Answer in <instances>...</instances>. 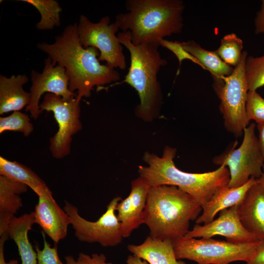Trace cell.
Segmentation results:
<instances>
[{
	"mask_svg": "<svg viewBox=\"0 0 264 264\" xmlns=\"http://www.w3.org/2000/svg\"><path fill=\"white\" fill-rule=\"evenodd\" d=\"M38 48L46 53L55 65L63 66L69 79L70 91L76 90V99L88 97L94 87L116 82L120 74L114 68L102 65L99 50L94 47H84L80 44L77 23L66 26L53 44L43 42Z\"/></svg>",
	"mask_w": 264,
	"mask_h": 264,
	"instance_id": "6da1fadb",
	"label": "cell"
},
{
	"mask_svg": "<svg viewBox=\"0 0 264 264\" xmlns=\"http://www.w3.org/2000/svg\"><path fill=\"white\" fill-rule=\"evenodd\" d=\"M176 150L166 146L161 156L146 152L143 157L147 166H138L139 177L149 187L172 185L178 187L193 198L201 206L208 202L219 188L228 185V169L223 165L202 173L182 171L176 166L174 158Z\"/></svg>",
	"mask_w": 264,
	"mask_h": 264,
	"instance_id": "7a4b0ae2",
	"label": "cell"
},
{
	"mask_svg": "<svg viewBox=\"0 0 264 264\" xmlns=\"http://www.w3.org/2000/svg\"><path fill=\"white\" fill-rule=\"evenodd\" d=\"M127 12L116 16L122 32L129 31L134 45L158 43L180 33L183 27V2L180 0H127Z\"/></svg>",
	"mask_w": 264,
	"mask_h": 264,
	"instance_id": "3957f363",
	"label": "cell"
},
{
	"mask_svg": "<svg viewBox=\"0 0 264 264\" xmlns=\"http://www.w3.org/2000/svg\"><path fill=\"white\" fill-rule=\"evenodd\" d=\"M201 211L193 198L176 186L150 187L144 224L150 230V236L173 241L187 234L190 221L196 220Z\"/></svg>",
	"mask_w": 264,
	"mask_h": 264,
	"instance_id": "277c9868",
	"label": "cell"
},
{
	"mask_svg": "<svg viewBox=\"0 0 264 264\" xmlns=\"http://www.w3.org/2000/svg\"><path fill=\"white\" fill-rule=\"evenodd\" d=\"M117 37L129 50L131 59L128 72L120 83L128 84L138 93L140 102L135 109L136 116L152 122L159 115L163 97L157 74L167 61L160 55L158 43L134 45L129 31L119 33Z\"/></svg>",
	"mask_w": 264,
	"mask_h": 264,
	"instance_id": "5b68a950",
	"label": "cell"
},
{
	"mask_svg": "<svg viewBox=\"0 0 264 264\" xmlns=\"http://www.w3.org/2000/svg\"><path fill=\"white\" fill-rule=\"evenodd\" d=\"M259 241L235 243L211 238L185 236L173 241L177 260L187 259L198 264H229L247 262L254 255Z\"/></svg>",
	"mask_w": 264,
	"mask_h": 264,
	"instance_id": "8992f818",
	"label": "cell"
},
{
	"mask_svg": "<svg viewBox=\"0 0 264 264\" xmlns=\"http://www.w3.org/2000/svg\"><path fill=\"white\" fill-rule=\"evenodd\" d=\"M247 53H242L241 60L229 76L214 79V88L220 100V110L228 132L236 137L243 135L249 125L246 111L248 88L245 66Z\"/></svg>",
	"mask_w": 264,
	"mask_h": 264,
	"instance_id": "52a82bcc",
	"label": "cell"
},
{
	"mask_svg": "<svg viewBox=\"0 0 264 264\" xmlns=\"http://www.w3.org/2000/svg\"><path fill=\"white\" fill-rule=\"evenodd\" d=\"M256 124L252 123L243 131V138L238 148L234 147L228 152L215 157V164L226 167L230 173L228 186L238 187L251 178H259L263 173L264 158L255 132Z\"/></svg>",
	"mask_w": 264,
	"mask_h": 264,
	"instance_id": "ba28073f",
	"label": "cell"
},
{
	"mask_svg": "<svg viewBox=\"0 0 264 264\" xmlns=\"http://www.w3.org/2000/svg\"><path fill=\"white\" fill-rule=\"evenodd\" d=\"M77 28L81 45L85 48L91 46L97 48L100 52V61L106 62V65L112 68H126L123 45L116 36L120 29L116 21L110 23V17L106 16L94 23L82 15Z\"/></svg>",
	"mask_w": 264,
	"mask_h": 264,
	"instance_id": "9c48e42d",
	"label": "cell"
},
{
	"mask_svg": "<svg viewBox=\"0 0 264 264\" xmlns=\"http://www.w3.org/2000/svg\"><path fill=\"white\" fill-rule=\"evenodd\" d=\"M41 113L52 111L58 125V130L49 139V150L53 157L62 159L70 152L72 136L82 130L80 101L76 97L69 100L47 93L40 104Z\"/></svg>",
	"mask_w": 264,
	"mask_h": 264,
	"instance_id": "30bf717a",
	"label": "cell"
},
{
	"mask_svg": "<svg viewBox=\"0 0 264 264\" xmlns=\"http://www.w3.org/2000/svg\"><path fill=\"white\" fill-rule=\"evenodd\" d=\"M122 199L113 198L107 206L106 212L95 221L82 218L76 206L65 201L63 209L69 216L76 237L82 242L98 243L104 247L119 244L123 240L121 226L115 214L116 208Z\"/></svg>",
	"mask_w": 264,
	"mask_h": 264,
	"instance_id": "8fae6325",
	"label": "cell"
},
{
	"mask_svg": "<svg viewBox=\"0 0 264 264\" xmlns=\"http://www.w3.org/2000/svg\"><path fill=\"white\" fill-rule=\"evenodd\" d=\"M31 79L30 101L25 110L35 120L41 113L39 101L44 93L59 95L67 100L76 96V94L69 88V79L66 69L61 66L54 64L49 57L44 60L42 72L32 71Z\"/></svg>",
	"mask_w": 264,
	"mask_h": 264,
	"instance_id": "7c38bea8",
	"label": "cell"
},
{
	"mask_svg": "<svg viewBox=\"0 0 264 264\" xmlns=\"http://www.w3.org/2000/svg\"><path fill=\"white\" fill-rule=\"evenodd\" d=\"M216 219L203 225L196 224L185 236L194 238H211L221 236L235 243H247L260 241L242 225L238 213V205L223 210Z\"/></svg>",
	"mask_w": 264,
	"mask_h": 264,
	"instance_id": "4fadbf2b",
	"label": "cell"
},
{
	"mask_svg": "<svg viewBox=\"0 0 264 264\" xmlns=\"http://www.w3.org/2000/svg\"><path fill=\"white\" fill-rule=\"evenodd\" d=\"M149 186L140 177L131 182L129 196L117 204L116 211L123 238L144 223V211Z\"/></svg>",
	"mask_w": 264,
	"mask_h": 264,
	"instance_id": "5bb4252c",
	"label": "cell"
},
{
	"mask_svg": "<svg viewBox=\"0 0 264 264\" xmlns=\"http://www.w3.org/2000/svg\"><path fill=\"white\" fill-rule=\"evenodd\" d=\"M38 197L33 211L35 223L57 244L67 235L68 226L71 224L70 217L54 200L51 191Z\"/></svg>",
	"mask_w": 264,
	"mask_h": 264,
	"instance_id": "9a60e30c",
	"label": "cell"
},
{
	"mask_svg": "<svg viewBox=\"0 0 264 264\" xmlns=\"http://www.w3.org/2000/svg\"><path fill=\"white\" fill-rule=\"evenodd\" d=\"M243 227L259 240H264V186L257 179L238 205Z\"/></svg>",
	"mask_w": 264,
	"mask_h": 264,
	"instance_id": "2e32d148",
	"label": "cell"
},
{
	"mask_svg": "<svg viewBox=\"0 0 264 264\" xmlns=\"http://www.w3.org/2000/svg\"><path fill=\"white\" fill-rule=\"evenodd\" d=\"M256 181L257 179L251 178L240 187H230L227 185L217 189L211 199L201 206L202 213L195 220L196 224L210 222L221 211L240 204Z\"/></svg>",
	"mask_w": 264,
	"mask_h": 264,
	"instance_id": "e0dca14e",
	"label": "cell"
},
{
	"mask_svg": "<svg viewBox=\"0 0 264 264\" xmlns=\"http://www.w3.org/2000/svg\"><path fill=\"white\" fill-rule=\"evenodd\" d=\"M28 81L25 74L14 75L9 78L0 75V114L19 111L28 105L30 94L23 88Z\"/></svg>",
	"mask_w": 264,
	"mask_h": 264,
	"instance_id": "ac0fdd59",
	"label": "cell"
},
{
	"mask_svg": "<svg viewBox=\"0 0 264 264\" xmlns=\"http://www.w3.org/2000/svg\"><path fill=\"white\" fill-rule=\"evenodd\" d=\"M28 186L0 175V236L6 234L10 221L22 207L19 195L27 192Z\"/></svg>",
	"mask_w": 264,
	"mask_h": 264,
	"instance_id": "d6986e66",
	"label": "cell"
},
{
	"mask_svg": "<svg viewBox=\"0 0 264 264\" xmlns=\"http://www.w3.org/2000/svg\"><path fill=\"white\" fill-rule=\"evenodd\" d=\"M128 250L150 264H187L176 259L173 241L149 236L138 245L129 244Z\"/></svg>",
	"mask_w": 264,
	"mask_h": 264,
	"instance_id": "ffe728a7",
	"label": "cell"
},
{
	"mask_svg": "<svg viewBox=\"0 0 264 264\" xmlns=\"http://www.w3.org/2000/svg\"><path fill=\"white\" fill-rule=\"evenodd\" d=\"M35 223L34 212L12 218L8 226V239L16 243L22 264H37V253L28 238V232Z\"/></svg>",
	"mask_w": 264,
	"mask_h": 264,
	"instance_id": "44dd1931",
	"label": "cell"
},
{
	"mask_svg": "<svg viewBox=\"0 0 264 264\" xmlns=\"http://www.w3.org/2000/svg\"><path fill=\"white\" fill-rule=\"evenodd\" d=\"M0 175L26 185L38 197L51 192L45 183L30 168L1 156H0Z\"/></svg>",
	"mask_w": 264,
	"mask_h": 264,
	"instance_id": "7402d4cb",
	"label": "cell"
},
{
	"mask_svg": "<svg viewBox=\"0 0 264 264\" xmlns=\"http://www.w3.org/2000/svg\"><path fill=\"white\" fill-rule=\"evenodd\" d=\"M181 46L195 58L200 66L208 70L214 80L230 75L234 68L220 58L216 51L207 50L194 41L181 42Z\"/></svg>",
	"mask_w": 264,
	"mask_h": 264,
	"instance_id": "603a6c76",
	"label": "cell"
},
{
	"mask_svg": "<svg viewBox=\"0 0 264 264\" xmlns=\"http://www.w3.org/2000/svg\"><path fill=\"white\" fill-rule=\"evenodd\" d=\"M35 7L41 15V20L36 24L39 30H51L61 24L60 13L62 8L54 0H21Z\"/></svg>",
	"mask_w": 264,
	"mask_h": 264,
	"instance_id": "cb8c5ba5",
	"label": "cell"
},
{
	"mask_svg": "<svg viewBox=\"0 0 264 264\" xmlns=\"http://www.w3.org/2000/svg\"><path fill=\"white\" fill-rule=\"evenodd\" d=\"M242 48V40L235 34L231 33L223 37L220 46L215 51L224 63L235 67L241 60Z\"/></svg>",
	"mask_w": 264,
	"mask_h": 264,
	"instance_id": "d4e9b609",
	"label": "cell"
},
{
	"mask_svg": "<svg viewBox=\"0 0 264 264\" xmlns=\"http://www.w3.org/2000/svg\"><path fill=\"white\" fill-rule=\"evenodd\" d=\"M33 130V126L28 115L20 111H15L8 116L0 117V134L6 131H14L28 136Z\"/></svg>",
	"mask_w": 264,
	"mask_h": 264,
	"instance_id": "484cf974",
	"label": "cell"
},
{
	"mask_svg": "<svg viewBox=\"0 0 264 264\" xmlns=\"http://www.w3.org/2000/svg\"><path fill=\"white\" fill-rule=\"evenodd\" d=\"M245 72L249 91H256L264 86V54L247 57Z\"/></svg>",
	"mask_w": 264,
	"mask_h": 264,
	"instance_id": "4316f807",
	"label": "cell"
},
{
	"mask_svg": "<svg viewBox=\"0 0 264 264\" xmlns=\"http://www.w3.org/2000/svg\"><path fill=\"white\" fill-rule=\"evenodd\" d=\"M246 111L249 121L254 120L257 124L264 123V98L256 91H248Z\"/></svg>",
	"mask_w": 264,
	"mask_h": 264,
	"instance_id": "83f0119b",
	"label": "cell"
},
{
	"mask_svg": "<svg viewBox=\"0 0 264 264\" xmlns=\"http://www.w3.org/2000/svg\"><path fill=\"white\" fill-rule=\"evenodd\" d=\"M44 240V247L41 250L38 246H35L37 253V264H66L59 259L57 246L51 247L45 238V234L42 232Z\"/></svg>",
	"mask_w": 264,
	"mask_h": 264,
	"instance_id": "f1b7e54d",
	"label": "cell"
},
{
	"mask_svg": "<svg viewBox=\"0 0 264 264\" xmlns=\"http://www.w3.org/2000/svg\"><path fill=\"white\" fill-rule=\"evenodd\" d=\"M159 44L160 45L166 48L174 53L178 59L180 66L181 65L182 61L184 59L191 60L194 63L199 66V64L197 59L182 48L181 42L177 41L173 42L162 39L159 40Z\"/></svg>",
	"mask_w": 264,
	"mask_h": 264,
	"instance_id": "f546056e",
	"label": "cell"
},
{
	"mask_svg": "<svg viewBox=\"0 0 264 264\" xmlns=\"http://www.w3.org/2000/svg\"><path fill=\"white\" fill-rule=\"evenodd\" d=\"M66 264H113L107 262L106 257L103 254L93 253L91 256L81 252L75 260L72 256L65 257Z\"/></svg>",
	"mask_w": 264,
	"mask_h": 264,
	"instance_id": "4dcf8cb0",
	"label": "cell"
},
{
	"mask_svg": "<svg viewBox=\"0 0 264 264\" xmlns=\"http://www.w3.org/2000/svg\"><path fill=\"white\" fill-rule=\"evenodd\" d=\"M246 264H264V240L259 241L253 256Z\"/></svg>",
	"mask_w": 264,
	"mask_h": 264,
	"instance_id": "1f68e13d",
	"label": "cell"
},
{
	"mask_svg": "<svg viewBox=\"0 0 264 264\" xmlns=\"http://www.w3.org/2000/svg\"><path fill=\"white\" fill-rule=\"evenodd\" d=\"M255 32L264 34V0L262 1L261 8L255 19Z\"/></svg>",
	"mask_w": 264,
	"mask_h": 264,
	"instance_id": "d6a6232c",
	"label": "cell"
},
{
	"mask_svg": "<svg viewBox=\"0 0 264 264\" xmlns=\"http://www.w3.org/2000/svg\"><path fill=\"white\" fill-rule=\"evenodd\" d=\"M8 239L6 234L0 236V264H19L17 260H11L8 262L5 261L4 256V244Z\"/></svg>",
	"mask_w": 264,
	"mask_h": 264,
	"instance_id": "836d02e7",
	"label": "cell"
},
{
	"mask_svg": "<svg viewBox=\"0 0 264 264\" xmlns=\"http://www.w3.org/2000/svg\"><path fill=\"white\" fill-rule=\"evenodd\" d=\"M257 128L259 132V143L264 158V123L257 124Z\"/></svg>",
	"mask_w": 264,
	"mask_h": 264,
	"instance_id": "e575fe53",
	"label": "cell"
},
{
	"mask_svg": "<svg viewBox=\"0 0 264 264\" xmlns=\"http://www.w3.org/2000/svg\"><path fill=\"white\" fill-rule=\"evenodd\" d=\"M145 260L142 261L140 258L134 255H129L126 261V264H148Z\"/></svg>",
	"mask_w": 264,
	"mask_h": 264,
	"instance_id": "d590c367",
	"label": "cell"
},
{
	"mask_svg": "<svg viewBox=\"0 0 264 264\" xmlns=\"http://www.w3.org/2000/svg\"><path fill=\"white\" fill-rule=\"evenodd\" d=\"M258 181L264 186V165L263 169V173L261 176L257 179Z\"/></svg>",
	"mask_w": 264,
	"mask_h": 264,
	"instance_id": "8d00e7d4",
	"label": "cell"
}]
</instances>
